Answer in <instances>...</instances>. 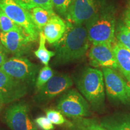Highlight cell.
<instances>
[{
	"instance_id": "6da1fadb",
	"label": "cell",
	"mask_w": 130,
	"mask_h": 130,
	"mask_svg": "<svg viewBox=\"0 0 130 130\" xmlns=\"http://www.w3.org/2000/svg\"><path fill=\"white\" fill-rule=\"evenodd\" d=\"M87 30L83 25L66 23V30L56 44V61L65 64L83 57L89 47Z\"/></svg>"
},
{
	"instance_id": "7a4b0ae2",
	"label": "cell",
	"mask_w": 130,
	"mask_h": 130,
	"mask_svg": "<svg viewBox=\"0 0 130 130\" xmlns=\"http://www.w3.org/2000/svg\"><path fill=\"white\" fill-rule=\"evenodd\" d=\"M89 41L92 44L113 43L115 41V18L110 9L99 10L86 23Z\"/></svg>"
},
{
	"instance_id": "3957f363",
	"label": "cell",
	"mask_w": 130,
	"mask_h": 130,
	"mask_svg": "<svg viewBox=\"0 0 130 130\" xmlns=\"http://www.w3.org/2000/svg\"><path fill=\"white\" fill-rule=\"evenodd\" d=\"M78 87L87 100L94 106H101L105 99L103 73L96 68H87L77 82Z\"/></svg>"
},
{
	"instance_id": "277c9868",
	"label": "cell",
	"mask_w": 130,
	"mask_h": 130,
	"mask_svg": "<svg viewBox=\"0 0 130 130\" xmlns=\"http://www.w3.org/2000/svg\"><path fill=\"white\" fill-rule=\"evenodd\" d=\"M0 9L23 29L32 42L37 40L39 31L34 24L30 11L22 7L16 0H0Z\"/></svg>"
},
{
	"instance_id": "5b68a950",
	"label": "cell",
	"mask_w": 130,
	"mask_h": 130,
	"mask_svg": "<svg viewBox=\"0 0 130 130\" xmlns=\"http://www.w3.org/2000/svg\"><path fill=\"white\" fill-rule=\"evenodd\" d=\"M0 69L12 78L26 84L35 81L37 66L27 58L14 57L6 60Z\"/></svg>"
},
{
	"instance_id": "8992f818",
	"label": "cell",
	"mask_w": 130,
	"mask_h": 130,
	"mask_svg": "<svg viewBox=\"0 0 130 130\" xmlns=\"http://www.w3.org/2000/svg\"><path fill=\"white\" fill-rule=\"evenodd\" d=\"M57 107L60 113L69 118H82L90 114L87 102L75 89L66 92L58 101Z\"/></svg>"
},
{
	"instance_id": "52a82bcc",
	"label": "cell",
	"mask_w": 130,
	"mask_h": 130,
	"mask_svg": "<svg viewBox=\"0 0 130 130\" xmlns=\"http://www.w3.org/2000/svg\"><path fill=\"white\" fill-rule=\"evenodd\" d=\"M107 93L110 98L122 103L130 102V85L111 68H102Z\"/></svg>"
},
{
	"instance_id": "ba28073f",
	"label": "cell",
	"mask_w": 130,
	"mask_h": 130,
	"mask_svg": "<svg viewBox=\"0 0 130 130\" xmlns=\"http://www.w3.org/2000/svg\"><path fill=\"white\" fill-rule=\"evenodd\" d=\"M99 10L96 0H72L65 16L70 23L83 25L93 18Z\"/></svg>"
},
{
	"instance_id": "9c48e42d",
	"label": "cell",
	"mask_w": 130,
	"mask_h": 130,
	"mask_svg": "<svg viewBox=\"0 0 130 130\" xmlns=\"http://www.w3.org/2000/svg\"><path fill=\"white\" fill-rule=\"evenodd\" d=\"M27 86L16 80L0 69V104H7L26 95Z\"/></svg>"
},
{
	"instance_id": "30bf717a",
	"label": "cell",
	"mask_w": 130,
	"mask_h": 130,
	"mask_svg": "<svg viewBox=\"0 0 130 130\" xmlns=\"http://www.w3.org/2000/svg\"><path fill=\"white\" fill-rule=\"evenodd\" d=\"M5 120L12 130H37L29 116L28 106L24 103L9 107L5 113Z\"/></svg>"
},
{
	"instance_id": "8fae6325",
	"label": "cell",
	"mask_w": 130,
	"mask_h": 130,
	"mask_svg": "<svg viewBox=\"0 0 130 130\" xmlns=\"http://www.w3.org/2000/svg\"><path fill=\"white\" fill-rule=\"evenodd\" d=\"M0 42L8 53L15 56H21L32 40L24 30H19L1 32Z\"/></svg>"
},
{
	"instance_id": "7c38bea8",
	"label": "cell",
	"mask_w": 130,
	"mask_h": 130,
	"mask_svg": "<svg viewBox=\"0 0 130 130\" xmlns=\"http://www.w3.org/2000/svg\"><path fill=\"white\" fill-rule=\"evenodd\" d=\"M90 64L94 67L118 69L111 43L93 44L89 53Z\"/></svg>"
},
{
	"instance_id": "4fadbf2b",
	"label": "cell",
	"mask_w": 130,
	"mask_h": 130,
	"mask_svg": "<svg viewBox=\"0 0 130 130\" xmlns=\"http://www.w3.org/2000/svg\"><path fill=\"white\" fill-rule=\"evenodd\" d=\"M72 84V79L66 74L53 77L38 90L37 100L45 101L51 100L68 90Z\"/></svg>"
},
{
	"instance_id": "5bb4252c",
	"label": "cell",
	"mask_w": 130,
	"mask_h": 130,
	"mask_svg": "<svg viewBox=\"0 0 130 130\" xmlns=\"http://www.w3.org/2000/svg\"><path fill=\"white\" fill-rule=\"evenodd\" d=\"M66 30V23L55 14L43 27L42 32L50 44H56L61 39Z\"/></svg>"
},
{
	"instance_id": "9a60e30c",
	"label": "cell",
	"mask_w": 130,
	"mask_h": 130,
	"mask_svg": "<svg viewBox=\"0 0 130 130\" xmlns=\"http://www.w3.org/2000/svg\"><path fill=\"white\" fill-rule=\"evenodd\" d=\"M115 54L118 69H119L128 82L130 81V51L118 42L113 43Z\"/></svg>"
},
{
	"instance_id": "2e32d148",
	"label": "cell",
	"mask_w": 130,
	"mask_h": 130,
	"mask_svg": "<svg viewBox=\"0 0 130 130\" xmlns=\"http://www.w3.org/2000/svg\"><path fill=\"white\" fill-rule=\"evenodd\" d=\"M29 11L34 24L39 32L42 31L52 16L56 14L54 10H48L42 7H35Z\"/></svg>"
},
{
	"instance_id": "e0dca14e",
	"label": "cell",
	"mask_w": 130,
	"mask_h": 130,
	"mask_svg": "<svg viewBox=\"0 0 130 130\" xmlns=\"http://www.w3.org/2000/svg\"><path fill=\"white\" fill-rule=\"evenodd\" d=\"M39 46L35 52V54L43 64L47 66L52 57L56 56V52L50 51L46 49L45 46L46 39L42 31L39 32Z\"/></svg>"
},
{
	"instance_id": "ac0fdd59",
	"label": "cell",
	"mask_w": 130,
	"mask_h": 130,
	"mask_svg": "<svg viewBox=\"0 0 130 130\" xmlns=\"http://www.w3.org/2000/svg\"><path fill=\"white\" fill-rule=\"evenodd\" d=\"M71 125L72 130H107L93 120L86 118H75Z\"/></svg>"
},
{
	"instance_id": "d6986e66",
	"label": "cell",
	"mask_w": 130,
	"mask_h": 130,
	"mask_svg": "<svg viewBox=\"0 0 130 130\" xmlns=\"http://www.w3.org/2000/svg\"><path fill=\"white\" fill-rule=\"evenodd\" d=\"M101 125L107 130H130V116L103 122Z\"/></svg>"
},
{
	"instance_id": "ffe728a7",
	"label": "cell",
	"mask_w": 130,
	"mask_h": 130,
	"mask_svg": "<svg viewBox=\"0 0 130 130\" xmlns=\"http://www.w3.org/2000/svg\"><path fill=\"white\" fill-rule=\"evenodd\" d=\"M16 1L28 10L35 7H42L48 10H53L52 0H16Z\"/></svg>"
},
{
	"instance_id": "44dd1931",
	"label": "cell",
	"mask_w": 130,
	"mask_h": 130,
	"mask_svg": "<svg viewBox=\"0 0 130 130\" xmlns=\"http://www.w3.org/2000/svg\"><path fill=\"white\" fill-rule=\"evenodd\" d=\"M0 27L2 32L24 30L0 9Z\"/></svg>"
},
{
	"instance_id": "7402d4cb",
	"label": "cell",
	"mask_w": 130,
	"mask_h": 130,
	"mask_svg": "<svg viewBox=\"0 0 130 130\" xmlns=\"http://www.w3.org/2000/svg\"><path fill=\"white\" fill-rule=\"evenodd\" d=\"M115 33L118 41L130 51V30L126 26L119 24Z\"/></svg>"
},
{
	"instance_id": "603a6c76",
	"label": "cell",
	"mask_w": 130,
	"mask_h": 130,
	"mask_svg": "<svg viewBox=\"0 0 130 130\" xmlns=\"http://www.w3.org/2000/svg\"><path fill=\"white\" fill-rule=\"evenodd\" d=\"M53 77V72L48 65L42 68L36 81V87L37 90H40Z\"/></svg>"
},
{
	"instance_id": "cb8c5ba5",
	"label": "cell",
	"mask_w": 130,
	"mask_h": 130,
	"mask_svg": "<svg viewBox=\"0 0 130 130\" xmlns=\"http://www.w3.org/2000/svg\"><path fill=\"white\" fill-rule=\"evenodd\" d=\"M46 118L55 125H63L66 121L60 112L54 110H48L46 111Z\"/></svg>"
},
{
	"instance_id": "d4e9b609",
	"label": "cell",
	"mask_w": 130,
	"mask_h": 130,
	"mask_svg": "<svg viewBox=\"0 0 130 130\" xmlns=\"http://www.w3.org/2000/svg\"><path fill=\"white\" fill-rule=\"evenodd\" d=\"M72 0H52L53 8L58 13L61 15H66L68 7H69Z\"/></svg>"
},
{
	"instance_id": "484cf974",
	"label": "cell",
	"mask_w": 130,
	"mask_h": 130,
	"mask_svg": "<svg viewBox=\"0 0 130 130\" xmlns=\"http://www.w3.org/2000/svg\"><path fill=\"white\" fill-rule=\"evenodd\" d=\"M35 122L43 130H53L54 129L53 123L46 117H39L35 120Z\"/></svg>"
},
{
	"instance_id": "4316f807",
	"label": "cell",
	"mask_w": 130,
	"mask_h": 130,
	"mask_svg": "<svg viewBox=\"0 0 130 130\" xmlns=\"http://www.w3.org/2000/svg\"><path fill=\"white\" fill-rule=\"evenodd\" d=\"M123 21L125 25L130 30V8L126 10L123 14Z\"/></svg>"
},
{
	"instance_id": "83f0119b",
	"label": "cell",
	"mask_w": 130,
	"mask_h": 130,
	"mask_svg": "<svg viewBox=\"0 0 130 130\" xmlns=\"http://www.w3.org/2000/svg\"><path fill=\"white\" fill-rule=\"evenodd\" d=\"M7 60L6 56L5 54L4 50H0V68L5 62V61Z\"/></svg>"
},
{
	"instance_id": "f1b7e54d",
	"label": "cell",
	"mask_w": 130,
	"mask_h": 130,
	"mask_svg": "<svg viewBox=\"0 0 130 130\" xmlns=\"http://www.w3.org/2000/svg\"><path fill=\"white\" fill-rule=\"evenodd\" d=\"M3 46L1 44V43H0V50H4V49H3Z\"/></svg>"
},
{
	"instance_id": "f546056e",
	"label": "cell",
	"mask_w": 130,
	"mask_h": 130,
	"mask_svg": "<svg viewBox=\"0 0 130 130\" xmlns=\"http://www.w3.org/2000/svg\"><path fill=\"white\" fill-rule=\"evenodd\" d=\"M129 85H130V81H129Z\"/></svg>"
},
{
	"instance_id": "4dcf8cb0",
	"label": "cell",
	"mask_w": 130,
	"mask_h": 130,
	"mask_svg": "<svg viewBox=\"0 0 130 130\" xmlns=\"http://www.w3.org/2000/svg\"><path fill=\"white\" fill-rule=\"evenodd\" d=\"M0 30H1V27H0Z\"/></svg>"
}]
</instances>
